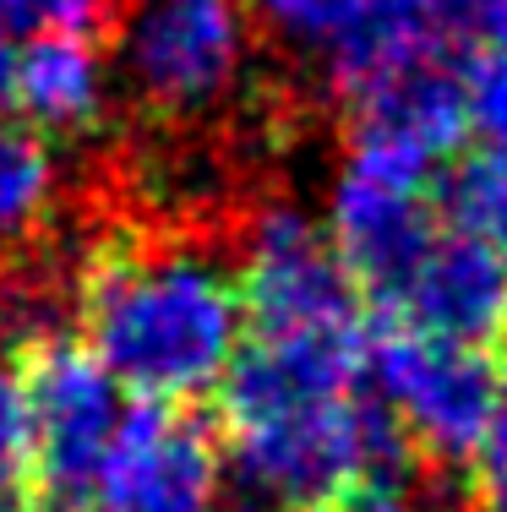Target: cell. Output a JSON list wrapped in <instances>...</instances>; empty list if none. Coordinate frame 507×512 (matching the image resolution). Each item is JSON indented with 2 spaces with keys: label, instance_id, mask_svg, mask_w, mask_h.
I'll use <instances>...</instances> for the list:
<instances>
[{
  "label": "cell",
  "instance_id": "obj_12",
  "mask_svg": "<svg viewBox=\"0 0 507 512\" xmlns=\"http://www.w3.org/2000/svg\"><path fill=\"white\" fill-rule=\"evenodd\" d=\"M60 169L33 126L0 120V256L33 246L60 224Z\"/></svg>",
  "mask_w": 507,
  "mask_h": 512
},
{
  "label": "cell",
  "instance_id": "obj_7",
  "mask_svg": "<svg viewBox=\"0 0 507 512\" xmlns=\"http://www.w3.org/2000/svg\"><path fill=\"white\" fill-rule=\"evenodd\" d=\"M99 512H224V447L191 398H137L104 453Z\"/></svg>",
  "mask_w": 507,
  "mask_h": 512
},
{
  "label": "cell",
  "instance_id": "obj_8",
  "mask_svg": "<svg viewBox=\"0 0 507 512\" xmlns=\"http://www.w3.org/2000/svg\"><path fill=\"white\" fill-rule=\"evenodd\" d=\"M448 218L437 213L431 186H398L366 169L344 164L333 186V251L344 273L355 278L366 316H398L404 289L415 278L420 256L431 251L437 229Z\"/></svg>",
  "mask_w": 507,
  "mask_h": 512
},
{
  "label": "cell",
  "instance_id": "obj_17",
  "mask_svg": "<svg viewBox=\"0 0 507 512\" xmlns=\"http://www.w3.org/2000/svg\"><path fill=\"white\" fill-rule=\"evenodd\" d=\"M246 6H251V17L268 33H279V39L328 50V39L360 17L366 0H246Z\"/></svg>",
  "mask_w": 507,
  "mask_h": 512
},
{
  "label": "cell",
  "instance_id": "obj_18",
  "mask_svg": "<svg viewBox=\"0 0 507 512\" xmlns=\"http://www.w3.org/2000/svg\"><path fill=\"white\" fill-rule=\"evenodd\" d=\"M426 17L458 50L507 39V0H426Z\"/></svg>",
  "mask_w": 507,
  "mask_h": 512
},
{
  "label": "cell",
  "instance_id": "obj_6",
  "mask_svg": "<svg viewBox=\"0 0 507 512\" xmlns=\"http://www.w3.org/2000/svg\"><path fill=\"white\" fill-rule=\"evenodd\" d=\"M11 365L33 420V502L93 512V485L120 425V382L71 333L22 349Z\"/></svg>",
  "mask_w": 507,
  "mask_h": 512
},
{
  "label": "cell",
  "instance_id": "obj_1",
  "mask_svg": "<svg viewBox=\"0 0 507 512\" xmlns=\"http://www.w3.org/2000/svg\"><path fill=\"white\" fill-rule=\"evenodd\" d=\"M235 235L197 224H104L88 235L77 322L93 360L137 398H197L240 344Z\"/></svg>",
  "mask_w": 507,
  "mask_h": 512
},
{
  "label": "cell",
  "instance_id": "obj_11",
  "mask_svg": "<svg viewBox=\"0 0 507 512\" xmlns=\"http://www.w3.org/2000/svg\"><path fill=\"white\" fill-rule=\"evenodd\" d=\"M11 104L28 115L33 131H60V137H93L104 126V77L99 50L71 33H39L17 55V82Z\"/></svg>",
  "mask_w": 507,
  "mask_h": 512
},
{
  "label": "cell",
  "instance_id": "obj_10",
  "mask_svg": "<svg viewBox=\"0 0 507 512\" xmlns=\"http://www.w3.org/2000/svg\"><path fill=\"white\" fill-rule=\"evenodd\" d=\"M398 322H415L437 338L475 349L507 344V262L486 240L442 224L404 289Z\"/></svg>",
  "mask_w": 507,
  "mask_h": 512
},
{
  "label": "cell",
  "instance_id": "obj_15",
  "mask_svg": "<svg viewBox=\"0 0 507 512\" xmlns=\"http://www.w3.org/2000/svg\"><path fill=\"white\" fill-rule=\"evenodd\" d=\"M33 496V420L17 365L0 360V512Z\"/></svg>",
  "mask_w": 507,
  "mask_h": 512
},
{
  "label": "cell",
  "instance_id": "obj_4",
  "mask_svg": "<svg viewBox=\"0 0 507 512\" xmlns=\"http://www.w3.org/2000/svg\"><path fill=\"white\" fill-rule=\"evenodd\" d=\"M240 322L257 338L360 333L366 300L344 273L333 240L289 202H251L235 246Z\"/></svg>",
  "mask_w": 507,
  "mask_h": 512
},
{
  "label": "cell",
  "instance_id": "obj_5",
  "mask_svg": "<svg viewBox=\"0 0 507 512\" xmlns=\"http://www.w3.org/2000/svg\"><path fill=\"white\" fill-rule=\"evenodd\" d=\"M126 82L142 115L191 120L240 88L251 60L246 0H131L120 28Z\"/></svg>",
  "mask_w": 507,
  "mask_h": 512
},
{
  "label": "cell",
  "instance_id": "obj_16",
  "mask_svg": "<svg viewBox=\"0 0 507 512\" xmlns=\"http://www.w3.org/2000/svg\"><path fill=\"white\" fill-rule=\"evenodd\" d=\"M464 99L469 131H480L486 148L507 153V39L464 50Z\"/></svg>",
  "mask_w": 507,
  "mask_h": 512
},
{
  "label": "cell",
  "instance_id": "obj_9",
  "mask_svg": "<svg viewBox=\"0 0 507 512\" xmlns=\"http://www.w3.org/2000/svg\"><path fill=\"white\" fill-rule=\"evenodd\" d=\"M344 137L388 142L431 169L453 164L469 148V99H464V50L431 44L404 66L382 71L377 82L344 99Z\"/></svg>",
  "mask_w": 507,
  "mask_h": 512
},
{
  "label": "cell",
  "instance_id": "obj_2",
  "mask_svg": "<svg viewBox=\"0 0 507 512\" xmlns=\"http://www.w3.org/2000/svg\"><path fill=\"white\" fill-rule=\"evenodd\" d=\"M366 327L235 344L219 376V447L273 512H317L366 463Z\"/></svg>",
  "mask_w": 507,
  "mask_h": 512
},
{
  "label": "cell",
  "instance_id": "obj_20",
  "mask_svg": "<svg viewBox=\"0 0 507 512\" xmlns=\"http://www.w3.org/2000/svg\"><path fill=\"white\" fill-rule=\"evenodd\" d=\"M11 82H17V55H11V39L0 33V115L11 109Z\"/></svg>",
  "mask_w": 507,
  "mask_h": 512
},
{
  "label": "cell",
  "instance_id": "obj_14",
  "mask_svg": "<svg viewBox=\"0 0 507 512\" xmlns=\"http://www.w3.org/2000/svg\"><path fill=\"white\" fill-rule=\"evenodd\" d=\"M131 17V0H0V33H71L93 50H110Z\"/></svg>",
  "mask_w": 507,
  "mask_h": 512
},
{
  "label": "cell",
  "instance_id": "obj_13",
  "mask_svg": "<svg viewBox=\"0 0 507 512\" xmlns=\"http://www.w3.org/2000/svg\"><path fill=\"white\" fill-rule=\"evenodd\" d=\"M431 197H437V213L453 229L486 240L507 262V153L502 148L458 153L453 164H442V175L431 180Z\"/></svg>",
  "mask_w": 507,
  "mask_h": 512
},
{
  "label": "cell",
  "instance_id": "obj_21",
  "mask_svg": "<svg viewBox=\"0 0 507 512\" xmlns=\"http://www.w3.org/2000/svg\"><path fill=\"white\" fill-rule=\"evenodd\" d=\"M6 512H66V507H50V502H33V496H28V502H17V507H6Z\"/></svg>",
  "mask_w": 507,
  "mask_h": 512
},
{
  "label": "cell",
  "instance_id": "obj_3",
  "mask_svg": "<svg viewBox=\"0 0 507 512\" xmlns=\"http://www.w3.org/2000/svg\"><path fill=\"white\" fill-rule=\"evenodd\" d=\"M366 371L431 469H458L480 453L497 414V349L453 344L398 316H366Z\"/></svg>",
  "mask_w": 507,
  "mask_h": 512
},
{
  "label": "cell",
  "instance_id": "obj_19",
  "mask_svg": "<svg viewBox=\"0 0 507 512\" xmlns=\"http://www.w3.org/2000/svg\"><path fill=\"white\" fill-rule=\"evenodd\" d=\"M475 469H507V344H502V365H497V414L486 425V442L469 458Z\"/></svg>",
  "mask_w": 507,
  "mask_h": 512
}]
</instances>
